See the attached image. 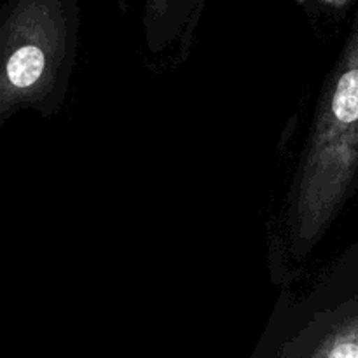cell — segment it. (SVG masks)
Listing matches in <instances>:
<instances>
[{
	"instance_id": "4",
	"label": "cell",
	"mask_w": 358,
	"mask_h": 358,
	"mask_svg": "<svg viewBox=\"0 0 358 358\" xmlns=\"http://www.w3.org/2000/svg\"><path fill=\"white\" fill-rule=\"evenodd\" d=\"M205 0H145L147 48L152 55L170 49L192 31Z\"/></svg>"
},
{
	"instance_id": "2",
	"label": "cell",
	"mask_w": 358,
	"mask_h": 358,
	"mask_svg": "<svg viewBox=\"0 0 358 358\" xmlns=\"http://www.w3.org/2000/svg\"><path fill=\"white\" fill-rule=\"evenodd\" d=\"M77 0H6L0 6V131L21 110L59 112L79 49Z\"/></svg>"
},
{
	"instance_id": "5",
	"label": "cell",
	"mask_w": 358,
	"mask_h": 358,
	"mask_svg": "<svg viewBox=\"0 0 358 358\" xmlns=\"http://www.w3.org/2000/svg\"><path fill=\"white\" fill-rule=\"evenodd\" d=\"M329 2H332V0H329Z\"/></svg>"
},
{
	"instance_id": "1",
	"label": "cell",
	"mask_w": 358,
	"mask_h": 358,
	"mask_svg": "<svg viewBox=\"0 0 358 358\" xmlns=\"http://www.w3.org/2000/svg\"><path fill=\"white\" fill-rule=\"evenodd\" d=\"M358 182V28L325 79L285 205V238L303 261Z\"/></svg>"
},
{
	"instance_id": "3",
	"label": "cell",
	"mask_w": 358,
	"mask_h": 358,
	"mask_svg": "<svg viewBox=\"0 0 358 358\" xmlns=\"http://www.w3.org/2000/svg\"><path fill=\"white\" fill-rule=\"evenodd\" d=\"M262 358H358V296L331 278L304 294L282 292L262 338Z\"/></svg>"
}]
</instances>
